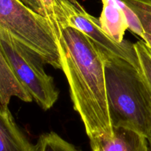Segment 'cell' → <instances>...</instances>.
Instances as JSON below:
<instances>
[{
	"mask_svg": "<svg viewBox=\"0 0 151 151\" xmlns=\"http://www.w3.org/2000/svg\"><path fill=\"white\" fill-rule=\"evenodd\" d=\"M37 147L38 151H79L73 144L55 132L41 135L38 139Z\"/></svg>",
	"mask_w": 151,
	"mask_h": 151,
	"instance_id": "11",
	"label": "cell"
},
{
	"mask_svg": "<svg viewBox=\"0 0 151 151\" xmlns=\"http://www.w3.org/2000/svg\"><path fill=\"white\" fill-rule=\"evenodd\" d=\"M91 151H150L148 140L140 133L114 127L113 135L89 140Z\"/></svg>",
	"mask_w": 151,
	"mask_h": 151,
	"instance_id": "6",
	"label": "cell"
},
{
	"mask_svg": "<svg viewBox=\"0 0 151 151\" xmlns=\"http://www.w3.org/2000/svg\"><path fill=\"white\" fill-rule=\"evenodd\" d=\"M122 1V0H102L103 10L98 19L103 30L117 43H122L125 40L124 36L128 29Z\"/></svg>",
	"mask_w": 151,
	"mask_h": 151,
	"instance_id": "8",
	"label": "cell"
},
{
	"mask_svg": "<svg viewBox=\"0 0 151 151\" xmlns=\"http://www.w3.org/2000/svg\"><path fill=\"white\" fill-rule=\"evenodd\" d=\"M137 15L144 30L142 39L151 50V0H122Z\"/></svg>",
	"mask_w": 151,
	"mask_h": 151,
	"instance_id": "10",
	"label": "cell"
},
{
	"mask_svg": "<svg viewBox=\"0 0 151 151\" xmlns=\"http://www.w3.org/2000/svg\"><path fill=\"white\" fill-rule=\"evenodd\" d=\"M148 140V143H149V147H150V151H151V137L147 139Z\"/></svg>",
	"mask_w": 151,
	"mask_h": 151,
	"instance_id": "16",
	"label": "cell"
},
{
	"mask_svg": "<svg viewBox=\"0 0 151 151\" xmlns=\"http://www.w3.org/2000/svg\"><path fill=\"white\" fill-rule=\"evenodd\" d=\"M44 12L46 17L49 19L52 26L58 39L60 34V29L58 22V4L57 0H40Z\"/></svg>",
	"mask_w": 151,
	"mask_h": 151,
	"instance_id": "13",
	"label": "cell"
},
{
	"mask_svg": "<svg viewBox=\"0 0 151 151\" xmlns=\"http://www.w3.org/2000/svg\"><path fill=\"white\" fill-rule=\"evenodd\" d=\"M0 28H1V26H0Z\"/></svg>",
	"mask_w": 151,
	"mask_h": 151,
	"instance_id": "17",
	"label": "cell"
},
{
	"mask_svg": "<svg viewBox=\"0 0 151 151\" xmlns=\"http://www.w3.org/2000/svg\"><path fill=\"white\" fill-rule=\"evenodd\" d=\"M139 59V70L151 96V50L143 40L134 44Z\"/></svg>",
	"mask_w": 151,
	"mask_h": 151,
	"instance_id": "12",
	"label": "cell"
},
{
	"mask_svg": "<svg viewBox=\"0 0 151 151\" xmlns=\"http://www.w3.org/2000/svg\"><path fill=\"white\" fill-rule=\"evenodd\" d=\"M122 7L123 8L124 12H125V16H126L127 21H128V29L131 32H133L136 35L142 38L144 36V30H143L141 22H140L137 15L123 1H122Z\"/></svg>",
	"mask_w": 151,
	"mask_h": 151,
	"instance_id": "14",
	"label": "cell"
},
{
	"mask_svg": "<svg viewBox=\"0 0 151 151\" xmlns=\"http://www.w3.org/2000/svg\"><path fill=\"white\" fill-rule=\"evenodd\" d=\"M61 70L73 108L89 140L113 135L106 89L105 59L83 33L66 28L58 37Z\"/></svg>",
	"mask_w": 151,
	"mask_h": 151,
	"instance_id": "1",
	"label": "cell"
},
{
	"mask_svg": "<svg viewBox=\"0 0 151 151\" xmlns=\"http://www.w3.org/2000/svg\"><path fill=\"white\" fill-rule=\"evenodd\" d=\"M13 97L24 102L33 101L16 77L0 45V105L8 107Z\"/></svg>",
	"mask_w": 151,
	"mask_h": 151,
	"instance_id": "9",
	"label": "cell"
},
{
	"mask_svg": "<svg viewBox=\"0 0 151 151\" xmlns=\"http://www.w3.org/2000/svg\"><path fill=\"white\" fill-rule=\"evenodd\" d=\"M0 26L44 64L61 69L58 38L48 19L19 0H0Z\"/></svg>",
	"mask_w": 151,
	"mask_h": 151,
	"instance_id": "3",
	"label": "cell"
},
{
	"mask_svg": "<svg viewBox=\"0 0 151 151\" xmlns=\"http://www.w3.org/2000/svg\"><path fill=\"white\" fill-rule=\"evenodd\" d=\"M109 113L113 127L151 137V96L139 69L121 59L104 58Z\"/></svg>",
	"mask_w": 151,
	"mask_h": 151,
	"instance_id": "2",
	"label": "cell"
},
{
	"mask_svg": "<svg viewBox=\"0 0 151 151\" xmlns=\"http://www.w3.org/2000/svg\"><path fill=\"white\" fill-rule=\"evenodd\" d=\"M0 151H38L15 121L8 107L0 105Z\"/></svg>",
	"mask_w": 151,
	"mask_h": 151,
	"instance_id": "7",
	"label": "cell"
},
{
	"mask_svg": "<svg viewBox=\"0 0 151 151\" xmlns=\"http://www.w3.org/2000/svg\"><path fill=\"white\" fill-rule=\"evenodd\" d=\"M60 32L66 28L81 31L97 47L104 58L121 59L139 69L134 44L128 40L117 43L101 28L99 19L88 13L78 0H57Z\"/></svg>",
	"mask_w": 151,
	"mask_h": 151,
	"instance_id": "5",
	"label": "cell"
},
{
	"mask_svg": "<svg viewBox=\"0 0 151 151\" xmlns=\"http://www.w3.org/2000/svg\"><path fill=\"white\" fill-rule=\"evenodd\" d=\"M0 45L13 72L22 85L44 110L57 102L59 91L54 78L45 72L44 62L36 54L0 28Z\"/></svg>",
	"mask_w": 151,
	"mask_h": 151,
	"instance_id": "4",
	"label": "cell"
},
{
	"mask_svg": "<svg viewBox=\"0 0 151 151\" xmlns=\"http://www.w3.org/2000/svg\"><path fill=\"white\" fill-rule=\"evenodd\" d=\"M19 1H22L23 4H24L25 5L27 6L28 7L32 9V10L36 12L37 13L46 17V14L45 12H44V7H43L40 0H19Z\"/></svg>",
	"mask_w": 151,
	"mask_h": 151,
	"instance_id": "15",
	"label": "cell"
}]
</instances>
